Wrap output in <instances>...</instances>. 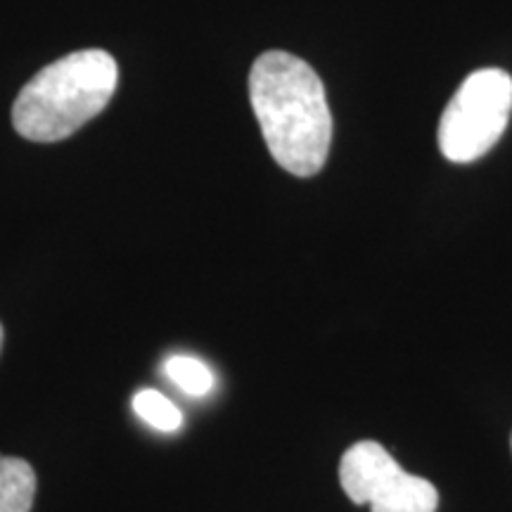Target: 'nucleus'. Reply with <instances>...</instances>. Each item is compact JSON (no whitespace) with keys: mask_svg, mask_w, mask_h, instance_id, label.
Returning <instances> with one entry per match:
<instances>
[{"mask_svg":"<svg viewBox=\"0 0 512 512\" xmlns=\"http://www.w3.org/2000/svg\"><path fill=\"white\" fill-rule=\"evenodd\" d=\"M249 98L275 162L294 176H316L328 162L332 114L311 64L268 50L249 74Z\"/></svg>","mask_w":512,"mask_h":512,"instance_id":"1","label":"nucleus"},{"mask_svg":"<svg viewBox=\"0 0 512 512\" xmlns=\"http://www.w3.org/2000/svg\"><path fill=\"white\" fill-rule=\"evenodd\" d=\"M119 67L105 50H79L41 69L12 107L22 138L57 143L98 117L117 91Z\"/></svg>","mask_w":512,"mask_h":512,"instance_id":"2","label":"nucleus"},{"mask_svg":"<svg viewBox=\"0 0 512 512\" xmlns=\"http://www.w3.org/2000/svg\"><path fill=\"white\" fill-rule=\"evenodd\" d=\"M512 76L503 69H477L460 83L439 121V150L448 162L470 164L484 157L508 128Z\"/></svg>","mask_w":512,"mask_h":512,"instance_id":"3","label":"nucleus"},{"mask_svg":"<svg viewBox=\"0 0 512 512\" xmlns=\"http://www.w3.org/2000/svg\"><path fill=\"white\" fill-rule=\"evenodd\" d=\"M339 484L351 503H370L373 512H437L432 482L408 475L377 441H358L342 456Z\"/></svg>","mask_w":512,"mask_h":512,"instance_id":"4","label":"nucleus"},{"mask_svg":"<svg viewBox=\"0 0 512 512\" xmlns=\"http://www.w3.org/2000/svg\"><path fill=\"white\" fill-rule=\"evenodd\" d=\"M36 472L22 458H0V512H31Z\"/></svg>","mask_w":512,"mask_h":512,"instance_id":"5","label":"nucleus"},{"mask_svg":"<svg viewBox=\"0 0 512 512\" xmlns=\"http://www.w3.org/2000/svg\"><path fill=\"white\" fill-rule=\"evenodd\" d=\"M133 411L159 432H176L183 425L181 411L155 389H143V392L133 396Z\"/></svg>","mask_w":512,"mask_h":512,"instance_id":"6","label":"nucleus"},{"mask_svg":"<svg viewBox=\"0 0 512 512\" xmlns=\"http://www.w3.org/2000/svg\"><path fill=\"white\" fill-rule=\"evenodd\" d=\"M164 373L178 389L190 396H204L214 387V373L202 361L190 356H171L166 361Z\"/></svg>","mask_w":512,"mask_h":512,"instance_id":"7","label":"nucleus"},{"mask_svg":"<svg viewBox=\"0 0 512 512\" xmlns=\"http://www.w3.org/2000/svg\"><path fill=\"white\" fill-rule=\"evenodd\" d=\"M0 349H3V325H0Z\"/></svg>","mask_w":512,"mask_h":512,"instance_id":"8","label":"nucleus"}]
</instances>
